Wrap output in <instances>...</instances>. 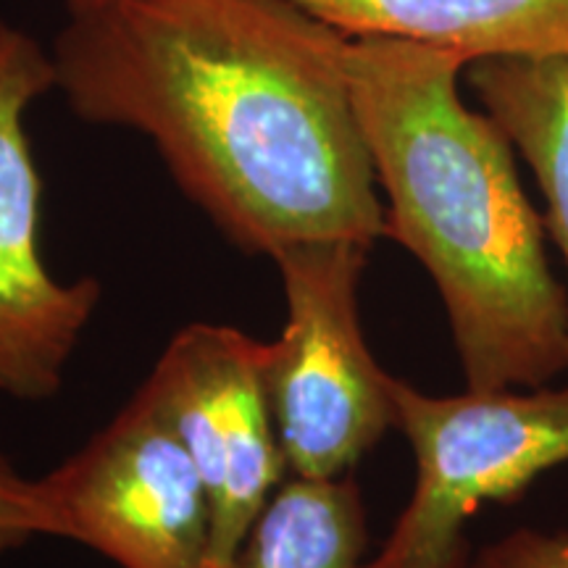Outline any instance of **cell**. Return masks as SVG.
I'll return each mask as SVG.
<instances>
[{"label":"cell","instance_id":"5","mask_svg":"<svg viewBox=\"0 0 568 568\" xmlns=\"http://www.w3.org/2000/svg\"><path fill=\"white\" fill-rule=\"evenodd\" d=\"M55 88L51 53L0 21V393L48 400L101 305V282H61L40 251V174L27 111Z\"/></svg>","mask_w":568,"mask_h":568},{"label":"cell","instance_id":"2","mask_svg":"<svg viewBox=\"0 0 568 568\" xmlns=\"http://www.w3.org/2000/svg\"><path fill=\"white\" fill-rule=\"evenodd\" d=\"M468 59L400 38H351L347 77L385 237L443 295L468 389H535L568 368V295L545 255L514 142L464 103Z\"/></svg>","mask_w":568,"mask_h":568},{"label":"cell","instance_id":"11","mask_svg":"<svg viewBox=\"0 0 568 568\" xmlns=\"http://www.w3.org/2000/svg\"><path fill=\"white\" fill-rule=\"evenodd\" d=\"M34 537H63V524L42 479L19 474L0 456V556Z\"/></svg>","mask_w":568,"mask_h":568},{"label":"cell","instance_id":"1","mask_svg":"<svg viewBox=\"0 0 568 568\" xmlns=\"http://www.w3.org/2000/svg\"><path fill=\"white\" fill-rule=\"evenodd\" d=\"M351 38L293 0H109L51 53L84 122L153 140L240 251L385 237L347 77Z\"/></svg>","mask_w":568,"mask_h":568},{"label":"cell","instance_id":"8","mask_svg":"<svg viewBox=\"0 0 568 568\" xmlns=\"http://www.w3.org/2000/svg\"><path fill=\"white\" fill-rule=\"evenodd\" d=\"M347 38H400L471 61L568 59V0H293Z\"/></svg>","mask_w":568,"mask_h":568},{"label":"cell","instance_id":"7","mask_svg":"<svg viewBox=\"0 0 568 568\" xmlns=\"http://www.w3.org/2000/svg\"><path fill=\"white\" fill-rule=\"evenodd\" d=\"M142 393L180 437L211 500V568H230L287 474L264 387V343L224 324L176 332Z\"/></svg>","mask_w":568,"mask_h":568},{"label":"cell","instance_id":"10","mask_svg":"<svg viewBox=\"0 0 568 568\" xmlns=\"http://www.w3.org/2000/svg\"><path fill=\"white\" fill-rule=\"evenodd\" d=\"M368 542L355 481L287 477L247 531L230 568H361Z\"/></svg>","mask_w":568,"mask_h":568},{"label":"cell","instance_id":"12","mask_svg":"<svg viewBox=\"0 0 568 568\" xmlns=\"http://www.w3.org/2000/svg\"><path fill=\"white\" fill-rule=\"evenodd\" d=\"M468 568H568V529L521 527L474 552Z\"/></svg>","mask_w":568,"mask_h":568},{"label":"cell","instance_id":"9","mask_svg":"<svg viewBox=\"0 0 568 568\" xmlns=\"http://www.w3.org/2000/svg\"><path fill=\"white\" fill-rule=\"evenodd\" d=\"M466 74L535 172L548 203L545 230L568 266V59L497 55L471 61Z\"/></svg>","mask_w":568,"mask_h":568},{"label":"cell","instance_id":"4","mask_svg":"<svg viewBox=\"0 0 568 568\" xmlns=\"http://www.w3.org/2000/svg\"><path fill=\"white\" fill-rule=\"evenodd\" d=\"M395 426L414 450V493L361 568H468L471 516L568 460V385L435 397L395 379Z\"/></svg>","mask_w":568,"mask_h":568},{"label":"cell","instance_id":"13","mask_svg":"<svg viewBox=\"0 0 568 568\" xmlns=\"http://www.w3.org/2000/svg\"><path fill=\"white\" fill-rule=\"evenodd\" d=\"M67 3H69V11H71V13H80V11L98 9V6L109 3V0H67Z\"/></svg>","mask_w":568,"mask_h":568},{"label":"cell","instance_id":"6","mask_svg":"<svg viewBox=\"0 0 568 568\" xmlns=\"http://www.w3.org/2000/svg\"><path fill=\"white\" fill-rule=\"evenodd\" d=\"M63 539L122 568H211V500L197 468L142 389L40 477Z\"/></svg>","mask_w":568,"mask_h":568},{"label":"cell","instance_id":"3","mask_svg":"<svg viewBox=\"0 0 568 568\" xmlns=\"http://www.w3.org/2000/svg\"><path fill=\"white\" fill-rule=\"evenodd\" d=\"M372 247L318 240L274 255L284 326L264 343V387L287 477L337 479L395 426V376L376 364L358 314Z\"/></svg>","mask_w":568,"mask_h":568}]
</instances>
